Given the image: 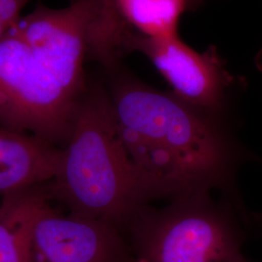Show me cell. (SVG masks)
I'll return each mask as SVG.
<instances>
[{
  "mask_svg": "<svg viewBox=\"0 0 262 262\" xmlns=\"http://www.w3.org/2000/svg\"><path fill=\"white\" fill-rule=\"evenodd\" d=\"M108 93L148 203L233 191L237 169L250 155L221 119L125 74L114 75Z\"/></svg>",
  "mask_w": 262,
  "mask_h": 262,
  "instance_id": "obj_1",
  "label": "cell"
},
{
  "mask_svg": "<svg viewBox=\"0 0 262 262\" xmlns=\"http://www.w3.org/2000/svg\"><path fill=\"white\" fill-rule=\"evenodd\" d=\"M47 196L69 214L122 227L144 196L120 135L108 90L88 85L76 107Z\"/></svg>",
  "mask_w": 262,
  "mask_h": 262,
  "instance_id": "obj_2",
  "label": "cell"
},
{
  "mask_svg": "<svg viewBox=\"0 0 262 262\" xmlns=\"http://www.w3.org/2000/svg\"><path fill=\"white\" fill-rule=\"evenodd\" d=\"M211 194L178 197L159 209L141 206L122 229L135 259L238 261L244 256L245 235L238 217L243 214L226 201L216 202Z\"/></svg>",
  "mask_w": 262,
  "mask_h": 262,
  "instance_id": "obj_3",
  "label": "cell"
},
{
  "mask_svg": "<svg viewBox=\"0 0 262 262\" xmlns=\"http://www.w3.org/2000/svg\"><path fill=\"white\" fill-rule=\"evenodd\" d=\"M80 99L57 83L13 29L0 41V124L61 148Z\"/></svg>",
  "mask_w": 262,
  "mask_h": 262,
  "instance_id": "obj_4",
  "label": "cell"
},
{
  "mask_svg": "<svg viewBox=\"0 0 262 262\" xmlns=\"http://www.w3.org/2000/svg\"><path fill=\"white\" fill-rule=\"evenodd\" d=\"M98 14V0H74L60 8L40 5L13 28L39 63L78 99L88 88L84 59L92 49Z\"/></svg>",
  "mask_w": 262,
  "mask_h": 262,
  "instance_id": "obj_5",
  "label": "cell"
},
{
  "mask_svg": "<svg viewBox=\"0 0 262 262\" xmlns=\"http://www.w3.org/2000/svg\"><path fill=\"white\" fill-rule=\"evenodd\" d=\"M124 49L147 56L179 99L221 119L235 79L215 47L200 53L187 46L178 35L150 38L131 31Z\"/></svg>",
  "mask_w": 262,
  "mask_h": 262,
  "instance_id": "obj_6",
  "label": "cell"
},
{
  "mask_svg": "<svg viewBox=\"0 0 262 262\" xmlns=\"http://www.w3.org/2000/svg\"><path fill=\"white\" fill-rule=\"evenodd\" d=\"M120 228L63 214L48 199L32 226L29 262H135Z\"/></svg>",
  "mask_w": 262,
  "mask_h": 262,
  "instance_id": "obj_7",
  "label": "cell"
},
{
  "mask_svg": "<svg viewBox=\"0 0 262 262\" xmlns=\"http://www.w3.org/2000/svg\"><path fill=\"white\" fill-rule=\"evenodd\" d=\"M61 148L0 124V193L42 187L56 175Z\"/></svg>",
  "mask_w": 262,
  "mask_h": 262,
  "instance_id": "obj_8",
  "label": "cell"
},
{
  "mask_svg": "<svg viewBox=\"0 0 262 262\" xmlns=\"http://www.w3.org/2000/svg\"><path fill=\"white\" fill-rule=\"evenodd\" d=\"M44 186L2 198L0 203V262H29L32 226L40 209L49 199Z\"/></svg>",
  "mask_w": 262,
  "mask_h": 262,
  "instance_id": "obj_9",
  "label": "cell"
},
{
  "mask_svg": "<svg viewBox=\"0 0 262 262\" xmlns=\"http://www.w3.org/2000/svg\"><path fill=\"white\" fill-rule=\"evenodd\" d=\"M120 24L127 30L150 38L178 35L187 0H113Z\"/></svg>",
  "mask_w": 262,
  "mask_h": 262,
  "instance_id": "obj_10",
  "label": "cell"
},
{
  "mask_svg": "<svg viewBox=\"0 0 262 262\" xmlns=\"http://www.w3.org/2000/svg\"><path fill=\"white\" fill-rule=\"evenodd\" d=\"M31 0H0V41L23 18V11Z\"/></svg>",
  "mask_w": 262,
  "mask_h": 262,
  "instance_id": "obj_11",
  "label": "cell"
},
{
  "mask_svg": "<svg viewBox=\"0 0 262 262\" xmlns=\"http://www.w3.org/2000/svg\"><path fill=\"white\" fill-rule=\"evenodd\" d=\"M98 4L100 19L106 24L114 21L116 15L113 5V0H98Z\"/></svg>",
  "mask_w": 262,
  "mask_h": 262,
  "instance_id": "obj_12",
  "label": "cell"
},
{
  "mask_svg": "<svg viewBox=\"0 0 262 262\" xmlns=\"http://www.w3.org/2000/svg\"><path fill=\"white\" fill-rule=\"evenodd\" d=\"M255 63H256V66L257 67L262 70V48L261 50L258 52V54L256 55V57H255Z\"/></svg>",
  "mask_w": 262,
  "mask_h": 262,
  "instance_id": "obj_13",
  "label": "cell"
},
{
  "mask_svg": "<svg viewBox=\"0 0 262 262\" xmlns=\"http://www.w3.org/2000/svg\"><path fill=\"white\" fill-rule=\"evenodd\" d=\"M236 262H249V261H248V260H247V259H246V258H245V256H242V257H241V258H240V259H239V260H238V261H236Z\"/></svg>",
  "mask_w": 262,
  "mask_h": 262,
  "instance_id": "obj_14",
  "label": "cell"
},
{
  "mask_svg": "<svg viewBox=\"0 0 262 262\" xmlns=\"http://www.w3.org/2000/svg\"><path fill=\"white\" fill-rule=\"evenodd\" d=\"M135 262H145V261H143V260H136V261Z\"/></svg>",
  "mask_w": 262,
  "mask_h": 262,
  "instance_id": "obj_15",
  "label": "cell"
}]
</instances>
